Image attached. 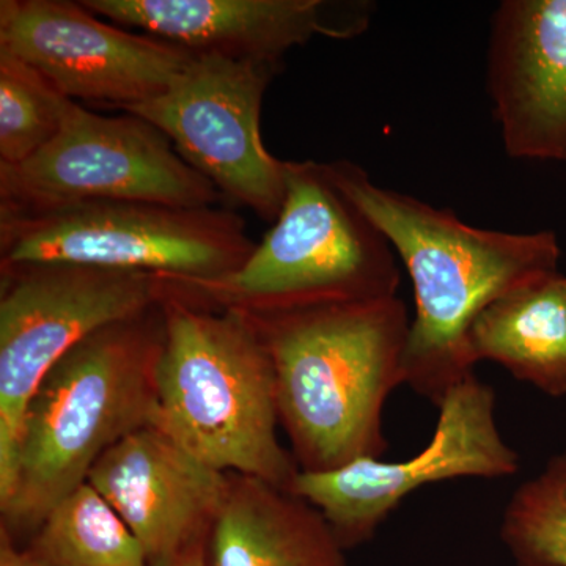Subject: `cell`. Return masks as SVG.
Here are the masks:
<instances>
[{"mask_svg":"<svg viewBox=\"0 0 566 566\" xmlns=\"http://www.w3.org/2000/svg\"><path fill=\"white\" fill-rule=\"evenodd\" d=\"M331 181L378 227L415 285L406 385L439 406L474 374L469 334L479 315L502 296L558 273L554 232L476 229L450 210L381 188L352 161L324 163Z\"/></svg>","mask_w":566,"mask_h":566,"instance_id":"1","label":"cell"},{"mask_svg":"<svg viewBox=\"0 0 566 566\" xmlns=\"http://www.w3.org/2000/svg\"><path fill=\"white\" fill-rule=\"evenodd\" d=\"M248 315L273 357L279 416L300 471L385 455L382 411L394 389L406 385L411 322L403 301Z\"/></svg>","mask_w":566,"mask_h":566,"instance_id":"2","label":"cell"},{"mask_svg":"<svg viewBox=\"0 0 566 566\" xmlns=\"http://www.w3.org/2000/svg\"><path fill=\"white\" fill-rule=\"evenodd\" d=\"M163 342L159 303L88 335L51 368L25 408L13 468L0 485L11 536L39 531L107 449L150 427Z\"/></svg>","mask_w":566,"mask_h":566,"instance_id":"3","label":"cell"},{"mask_svg":"<svg viewBox=\"0 0 566 566\" xmlns=\"http://www.w3.org/2000/svg\"><path fill=\"white\" fill-rule=\"evenodd\" d=\"M150 427L223 474L290 490L300 474L277 438V378L251 316L164 293Z\"/></svg>","mask_w":566,"mask_h":566,"instance_id":"4","label":"cell"},{"mask_svg":"<svg viewBox=\"0 0 566 566\" xmlns=\"http://www.w3.org/2000/svg\"><path fill=\"white\" fill-rule=\"evenodd\" d=\"M159 277L164 293L185 303L248 314L382 300L397 296L401 281L385 234L316 161H286L281 214L240 270Z\"/></svg>","mask_w":566,"mask_h":566,"instance_id":"5","label":"cell"},{"mask_svg":"<svg viewBox=\"0 0 566 566\" xmlns=\"http://www.w3.org/2000/svg\"><path fill=\"white\" fill-rule=\"evenodd\" d=\"M255 248L244 219L219 207L104 200L0 208V266L66 263L218 279L240 270Z\"/></svg>","mask_w":566,"mask_h":566,"instance_id":"6","label":"cell"},{"mask_svg":"<svg viewBox=\"0 0 566 566\" xmlns=\"http://www.w3.org/2000/svg\"><path fill=\"white\" fill-rule=\"evenodd\" d=\"M0 485L29 401L73 346L163 301L159 274L84 264L0 266Z\"/></svg>","mask_w":566,"mask_h":566,"instance_id":"7","label":"cell"},{"mask_svg":"<svg viewBox=\"0 0 566 566\" xmlns=\"http://www.w3.org/2000/svg\"><path fill=\"white\" fill-rule=\"evenodd\" d=\"M133 200L182 208L218 207L221 192L151 123L104 117L71 102L61 133L21 164L0 163V208L43 210Z\"/></svg>","mask_w":566,"mask_h":566,"instance_id":"8","label":"cell"},{"mask_svg":"<svg viewBox=\"0 0 566 566\" xmlns=\"http://www.w3.org/2000/svg\"><path fill=\"white\" fill-rule=\"evenodd\" d=\"M282 63L196 54L158 98L123 111L166 134L222 199L277 221L286 197V161L264 147V93Z\"/></svg>","mask_w":566,"mask_h":566,"instance_id":"9","label":"cell"},{"mask_svg":"<svg viewBox=\"0 0 566 566\" xmlns=\"http://www.w3.org/2000/svg\"><path fill=\"white\" fill-rule=\"evenodd\" d=\"M494 408L493 387L469 375L438 406L433 438L416 457L397 463L363 458L334 471H300L290 491L323 513L345 549L363 545L419 488L516 474L520 458L502 438Z\"/></svg>","mask_w":566,"mask_h":566,"instance_id":"10","label":"cell"},{"mask_svg":"<svg viewBox=\"0 0 566 566\" xmlns=\"http://www.w3.org/2000/svg\"><path fill=\"white\" fill-rule=\"evenodd\" d=\"M0 48L39 70L66 98L122 111L161 96L196 57L69 0H2Z\"/></svg>","mask_w":566,"mask_h":566,"instance_id":"11","label":"cell"},{"mask_svg":"<svg viewBox=\"0 0 566 566\" xmlns=\"http://www.w3.org/2000/svg\"><path fill=\"white\" fill-rule=\"evenodd\" d=\"M87 483L139 539L148 565L163 566L208 542L229 495L230 474L144 427L107 449Z\"/></svg>","mask_w":566,"mask_h":566,"instance_id":"12","label":"cell"},{"mask_svg":"<svg viewBox=\"0 0 566 566\" xmlns=\"http://www.w3.org/2000/svg\"><path fill=\"white\" fill-rule=\"evenodd\" d=\"M488 88L512 158L566 163V0L499 6Z\"/></svg>","mask_w":566,"mask_h":566,"instance_id":"13","label":"cell"},{"mask_svg":"<svg viewBox=\"0 0 566 566\" xmlns=\"http://www.w3.org/2000/svg\"><path fill=\"white\" fill-rule=\"evenodd\" d=\"M122 28L178 44L196 54L282 63L286 51L314 36L349 39L365 28L363 14L323 0H82Z\"/></svg>","mask_w":566,"mask_h":566,"instance_id":"14","label":"cell"},{"mask_svg":"<svg viewBox=\"0 0 566 566\" xmlns=\"http://www.w3.org/2000/svg\"><path fill=\"white\" fill-rule=\"evenodd\" d=\"M345 547L311 502L255 476L230 474L207 542L208 566H348Z\"/></svg>","mask_w":566,"mask_h":566,"instance_id":"15","label":"cell"},{"mask_svg":"<svg viewBox=\"0 0 566 566\" xmlns=\"http://www.w3.org/2000/svg\"><path fill=\"white\" fill-rule=\"evenodd\" d=\"M472 359L493 360L551 397L566 395V277L546 275L486 307L469 334Z\"/></svg>","mask_w":566,"mask_h":566,"instance_id":"16","label":"cell"},{"mask_svg":"<svg viewBox=\"0 0 566 566\" xmlns=\"http://www.w3.org/2000/svg\"><path fill=\"white\" fill-rule=\"evenodd\" d=\"M25 551L44 566H150L139 539L87 482L51 510Z\"/></svg>","mask_w":566,"mask_h":566,"instance_id":"17","label":"cell"},{"mask_svg":"<svg viewBox=\"0 0 566 566\" xmlns=\"http://www.w3.org/2000/svg\"><path fill=\"white\" fill-rule=\"evenodd\" d=\"M71 102L39 70L0 48V163L28 161L50 145Z\"/></svg>","mask_w":566,"mask_h":566,"instance_id":"18","label":"cell"},{"mask_svg":"<svg viewBox=\"0 0 566 566\" xmlns=\"http://www.w3.org/2000/svg\"><path fill=\"white\" fill-rule=\"evenodd\" d=\"M501 538L516 566H566V450L510 497Z\"/></svg>","mask_w":566,"mask_h":566,"instance_id":"19","label":"cell"},{"mask_svg":"<svg viewBox=\"0 0 566 566\" xmlns=\"http://www.w3.org/2000/svg\"><path fill=\"white\" fill-rule=\"evenodd\" d=\"M0 566H44L33 558L28 551L20 549L13 536L0 527Z\"/></svg>","mask_w":566,"mask_h":566,"instance_id":"20","label":"cell"},{"mask_svg":"<svg viewBox=\"0 0 566 566\" xmlns=\"http://www.w3.org/2000/svg\"><path fill=\"white\" fill-rule=\"evenodd\" d=\"M163 566H208L207 543L193 546L192 549L186 551L180 557Z\"/></svg>","mask_w":566,"mask_h":566,"instance_id":"21","label":"cell"}]
</instances>
